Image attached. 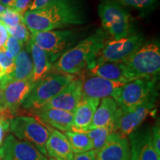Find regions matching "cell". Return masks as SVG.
I'll use <instances>...</instances> for the list:
<instances>
[{
  "instance_id": "6da1fadb",
  "label": "cell",
  "mask_w": 160,
  "mask_h": 160,
  "mask_svg": "<svg viewBox=\"0 0 160 160\" xmlns=\"http://www.w3.org/2000/svg\"><path fill=\"white\" fill-rule=\"evenodd\" d=\"M84 0H52L37 11H27L22 22L31 33L65 29L87 22Z\"/></svg>"
},
{
  "instance_id": "7a4b0ae2",
  "label": "cell",
  "mask_w": 160,
  "mask_h": 160,
  "mask_svg": "<svg viewBox=\"0 0 160 160\" xmlns=\"http://www.w3.org/2000/svg\"><path fill=\"white\" fill-rule=\"evenodd\" d=\"M109 34L99 28L93 34L80 40L77 45L62 55L52 65L53 71L68 74H77L88 68L95 57L109 40Z\"/></svg>"
},
{
  "instance_id": "3957f363",
  "label": "cell",
  "mask_w": 160,
  "mask_h": 160,
  "mask_svg": "<svg viewBox=\"0 0 160 160\" xmlns=\"http://www.w3.org/2000/svg\"><path fill=\"white\" fill-rule=\"evenodd\" d=\"M98 13L102 28L113 39H119L136 33L133 19L124 6L116 0H100Z\"/></svg>"
},
{
  "instance_id": "277c9868",
  "label": "cell",
  "mask_w": 160,
  "mask_h": 160,
  "mask_svg": "<svg viewBox=\"0 0 160 160\" xmlns=\"http://www.w3.org/2000/svg\"><path fill=\"white\" fill-rule=\"evenodd\" d=\"M74 79V75L55 71L48 73L35 84L22 104V107L33 111L41 108Z\"/></svg>"
},
{
  "instance_id": "5b68a950",
  "label": "cell",
  "mask_w": 160,
  "mask_h": 160,
  "mask_svg": "<svg viewBox=\"0 0 160 160\" xmlns=\"http://www.w3.org/2000/svg\"><path fill=\"white\" fill-rule=\"evenodd\" d=\"M83 36L81 31L59 29L31 33V41L43 49L53 64L62 55L72 48Z\"/></svg>"
},
{
  "instance_id": "8992f818",
  "label": "cell",
  "mask_w": 160,
  "mask_h": 160,
  "mask_svg": "<svg viewBox=\"0 0 160 160\" xmlns=\"http://www.w3.org/2000/svg\"><path fill=\"white\" fill-rule=\"evenodd\" d=\"M122 62L133 80L157 78L160 71L159 44L157 42L143 44Z\"/></svg>"
},
{
  "instance_id": "52a82bcc",
  "label": "cell",
  "mask_w": 160,
  "mask_h": 160,
  "mask_svg": "<svg viewBox=\"0 0 160 160\" xmlns=\"http://www.w3.org/2000/svg\"><path fill=\"white\" fill-rule=\"evenodd\" d=\"M155 95H158L157 78H139L118 88L111 97L118 107L128 108L141 105Z\"/></svg>"
},
{
  "instance_id": "ba28073f",
  "label": "cell",
  "mask_w": 160,
  "mask_h": 160,
  "mask_svg": "<svg viewBox=\"0 0 160 160\" xmlns=\"http://www.w3.org/2000/svg\"><path fill=\"white\" fill-rule=\"evenodd\" d=\"M145 36L136 33L119 39L108 40L88 69L105 62H122L145 42Z\"/></svg>"
},
{
  "instance_id": "9c48e42d",
  "label": "cell",
  "mask_w": 160,
  "mask_h": 160,
  "mask_svg": "<svg viewBox=\"0 0 160 160\" xmlns=\"http://www.w3.org/2000/svg\"><path fill=\"white\" fill-rule=\"evenodd\" d=\"M9 131L18 139L33 144L47 157L45 145L51 131L39 120L28 116L15 117L10 121Z\"/></svg>"
},
{
  "instance_id": "30bf717a",
  "label": "cell",
  "mask_w": 160,
  "mask_h": 160,
  "mask_svg": "<svg viewBox=\"0 0 160 160\" xmlns=\"http://www.w3.org/2000/svg\"><path fill=\"white\" fill-rule=\"evenodd\" d=\"M158 95L153 96L141 105L133 108H117L112 126L113 132L128 137L137 130L156 106Z\"/></svg>"
},
{
  "instance_id": "8fae6325",
  "label": "cell",
  "mask_w": 160,
  "mask_h": 160,
  "mask_svg": "<svg viewBox=\"0 0 160 160\" xmlns=\"http://www.w3.org/2000/svg\"><path fill=\"white\" fill-rule=\"evenodd\" d=\"M0 160H48V157L33 144L8 134L0 146Z\"/></svg>"
},
{
  "instance_id": "7c38bea8",
  "label": "cell",
  "mask_w": 160,
  "mask_h": 160,
  "mask_svg": "<svg viewBox=\"0 0 160 160\" xmlns=\"http://www.w3.org/2000/svg\"><path fill=\"white\" fill-rule=\"evenodd\" d=\"M131 160H160L152 142L151 127L144 126L128 135Z\"/></svg>"
},
{
  "instance_id": "4fadbf2b",
  "label": "cell",
  "mask_w": 160,
  "mask_h": 160,
  "mask_svg": "<svg viewBox=\"0 0 160 160\" xmlns=\"http://www.w3.org/2000/svg\"><path fill=\"white\" fill-rule=\"evenodd\" d=\"M33 86L34 84L31 80H5L0 82L5 108L8 110L13 117Z\"/></svg>"
},
{
  "instance_id": "5bb4252c",
  "label": "cell",
  "mask_w": 160,
  "mask_h": 160,
  "mask_svg": "<svg viewBox=\"0 0 160 160\" xmlns=\"http://www.w3.org/2000/svg\"><path fill=\"white\" fill-rule=\"evenodd\" d=\"M82 80V78L75 77L59 93L39 109H58L73 113L81 100Z\"/></svg>"
},
{
  "instance_id": "9a60e30c",
  "label": "cell",
  "mask_w": 160,
  "mask_h": 160,
  "mask_svg": "<svg viewBox=\"0 0 160 160\" xmlns=\"http://www.w3.org/2000/svg\"><path fill=\"white\" fill-rule=\"evenodd\" d=\"M97 160H131V149L128 137L113 133L102 148L96 151Z\"/></svg>"
},
{
  "instance_id": "2e32d148",
  "label": "cell",
  "mask_w": 160,
  "mask_h": 160,
  "mask_svg": "<svg viewBox=\"0 0 160 160\" xmlns=\"http://www.w3.org/2000/svg\"><path fill=\"white\" fill-rule=\"evenodd\" d=\"M124 85L122 82H113L99 77L91 75L83 79L81 99H102L111 97L113 91Z\"/></svg>"
},
{
  "instance_id": "e0dca14e",
  "label": "cell",
  "mask_w": 160,
  "mask_h": 160,
  "mask_svg": "<svg viewBox=\"0 0 160 160\" xmlns=\"http://www.w3.org/2000/svg\"><path fill=\"white\" fill-rule=\"evenodd\" d=\"M33 112L45 125L64 132L73 131V113L58 109H39Z\"/></svg>"
},
{
  "instance_id": "ac0fdd59",
  "label": "cell",
  "mask_w": 160,
  "mask_h": 160,
  "mask_svg": "<svg viewBox=\"0 0 160 160\" xmlns=\"http://www.w3.org/2000/svg\"><path fill=\"white\" fill-rule=\"evenodd\" d=\"M45 150L47 157L55 160H72L74 155L68 139L57 130L51 131Z\"/></svg>"
},
{
  "instance_id": "d6986e66",
  "label": "cell",
  "mask_w": 160,
  "mask_h": 160,
  "mask_svg": "<svg viewBox=\"0 0 160 160\" xmlns=\"http://www.w3.org/2000/svg\"><path fill=\"white\" fill-rule=\"evenodd\" d=\"M99 102V99H81L73 112V131L88 130Z\"/></svg>"
},
{
  "instance_id": "ffe728a7",
  "label": "cell",
  "mask_w": 160,
  "mask_h": 160,
  "mask_svg": "<svg viewBox=\"0 0 160 160\" xmlns=\"http://www.w3.org/2000/svg\"><path fill=\"white\" fill-rule=\"evenodd\" d=\"M91 75L124 84L133 80L123 62H105L88 69Z\"/></svg>"
},
{
  "instance_id": "44dd1931",
  "label": "cell",
  "mask_w": 160,
  "mask_h": 160,
  "mask_svg": "<svg viewBox=\"0 0 160 160\" xmlns=\"http://www.w3.org/2000/svg\"><path fill=\"white\" fill-rule=\"evenodd\" d=\"M28 45L33 65V72L31 80L35 85L51 72L53 64L50 61L47 53L31 41V39L28 42Z\"/></svg>"
},
{
  "instance_id": "7402d4cb",
  "label": "cell",
  "mask_w": 160,
  "mask_h": 160,
  "mask_svg": "<svg viewBox=\"0 0 160 160\" xmlns=\"http://www.w3.org/2000/svg\"><path fill=\"white\" fill-rule=\"evenodd\" d=\"M14 59L15 67L9 77L1 81L5 80H31L33 72V65L30 53L28 43Z\"/></svg>"
},
{
  "instance_id": "603a6c76",
  "label": "cell",
  "mask_w": 160,
  "mask_h": 160,
  "mask_svg": "<svg viewBox=\"0 0 160 160\" xmlns=\"http://www.w3.org/2000/svg\"><path fill=\"white\" fill-rule=\"evenodd\" d=\"M118 105L112 97L102 99L96 110L88 130L112 125Z\"/></svg>"
},
{
  "instance_id": "cb8c5ba5",
  "label": "cell",
  "mask_w": 160,
  "mask_h": 160,
  "mask_svg": "<svg viewBox=\"0 0 160 160\" xmlns=\"http://www.w3.org/2000/svg\"><path fill=\"white\" fill-rule=\"evenodd\" d=\"M64 134L68 139L73 153H85L93 149V142L85 133L68 131L65 132Z\"/></svg>"
},
{
  "instance_id": "d4e9b609",
  "label": "cell",
  "mask_w": 160,
  "mask_h": 160,
  "mask_svg": "<svg viewBox=\"0 0 160 160\" xmlns=\"http://www.w3.org/2000/svg\"><path fill=\"white\" fill-rule=\"evenodd\" d=\"M81 133H85L92 140L93 146V150L97 151L103 147L108 138L113 133V126L110 125L105 126V127L87 130V131H82Z\"/></svg>"
},
{
  "instance_id": "484cf974",
  "label": "cell",
  "mask_w": 160,
  "mask_h": 160,
  "mask_svg": "<svg viewBox=\"0 0 160 160\" xmlns=\"http://www.w3.org/2000/svg\"><path fill=\"white\" fill-rule=\"evenodd\" d=\"M122 5L133 8L141 15L145 16L153 11L158 5V0H116Z\"/></svg>"
},
{
  "instance_id": "4316f807",
  "label": "cell",
  "mask_w": 160,
  "mask_h": 160,
  "mask_svg": "<svg viewBox=\"0 0 160 160\" xmlns=\"http://www.w3.org/2000/svg\"><path fill=\"white\" fill-rule=\"evenodd\" d=\"M5 27L8 35L11 36L12 37L19 41L20 42L27 45L31 40V33H30L29 30L27 28V27L23 22H21L13 28L6 27V26Z\"/></svg>"
},
{
  "instance_id": "83f0119b",
  "label": "cell",
  "mask_w": 160,
  "mask_h": 160,
  "mask_svg": "<svg viewBox=\"0 0 160 160\" xmlns=\"http://www.w3.org/2000/svg\"><path fill=\"white\" fill-rule=\"evenodd\" d=\"M0 20L6 27L13 28L22 22V16L10 8H6L2 13H0Z\"/></svg>"
},
{
  "instance_id": "f1b7e54d",
  "label": "cell",
  "mask_w": 160,
  "mask_h": 160,
  "mask_svg": "<svg viewBox=\"0 0 160 160\" xmlns=\"http://www.w3.org/2000/svg\"><path fill=\"white\" fill-rule=\"evenodd\" d=\"M24 44L20 42L11 36L8 35L7 41L5 44V53L11 59H14L19 54V52L23 48Z\"/></svg>"
},
{
  "instance_id": "f546056e",
  "label": "cell",
  "mask_w": 160,
  "mask_h": 160,
  "mask_svg": "<svg viewBox=\"0 0 160 160\" xmlns=\"http://www.w3.org/2000/svg\"><path fill=\"white\" fill-rule=\"evenodd\" d=\"M13 117L8 110L6 108L0 110V146L3 142L5 134L9 131L10 121Z\"/></svg>"
},
{
  "instance_id": "4dcf8cb0",
  "label": "cell",
  "mask_w": 160,
  "mask_h": 160,
  "mask_svg": "<svg viewBox=\"0 0 160 160\" xmlns=\"http://www.w3.org/2000/svg\"><path fill=\"white\" fill-rule=\"evenodd\" d=\"M0 65L2 66L4 70H5V77H3V79L9 77L14 70V59H11L5 54V48L0 49Z\"/></svg>"
},
{
  "instance_id": "1f68e13d",
  "label": "cell",
  "mask_w": 160,
  "mask_h": 160,
  "mask_svg": "<svg viewBox=\"0 0 160 160\" xmlns=\"http://www.w3.org/2000/svg\"><path fill=\"white\" fill-rule=\"evenodd\" d=\"M152 142L157 154L160 156V128L159 122L158 120L154 126L151 127Z\"/></svg>"
},
{
  "instance_id": "d6a6232c",
  "label": "cell",
  "mask_w": 160,
  "mask_h": 160,
  "mask_svg": "<svg viewBox=\"0 0 160 160\" xmlns=\"http://www.w3.org/2000/svg\"><path fill=\"white\" fill-rule=\"evenodd\" d=\"M33 0H14L10 8L13 9L21 16H23L25 11H28L30 5Z\"/></svg>"
},
{
  "instance_id": "836d02e7",
  "label": "cell",
  "mask_w": 160,
  "mask_h": 160,
  "mask_svg": "<svg viewBox=\"0 0 160 160\" xmlns=\"http://www.w3.org/2000/svg\"><path fill=\"white\" fill-rule=\"evenodd\" d=\"M72 160H97L96 151L91 150L85 153H75Z\"/></svg>"
},
{
  "instance_id": "e575fe53",
  "label": "cell",
  "mask_w": 160,
  "mask_h": 160,
  "mask_svg": "<svg viewBox=\"0 0 160 160\" xmlns=\"http://www.w3.org/2000/svg\"><path fill=\"white\" fill-rule=\"evenodd\" d=\"M51 1H52V0H33L32 2L31 3V5H30L28 11H33L41 9L42 8L45 6Z\"/></svg>"
},
{
  "instance_id": "d590c367",
  "label": "cell",
  "mask_w": 160,
  "mask_h": 160,
  "mask_svg": "<svg viewBox=\"0 0 160 160\" xmlns=\"http://www.w3.org/2000/svg\"><path fill=\"white\" fill-rule=\"evenodd\" d=\"M8 33L3 24H0V49H4V46L7 41Z\"/></svg>"
},
{
  "instance_id": "8d00e7d4",
  "label": "cell",
  "mask_w": 160,
  "mask_h": 160,
  "mask_svg": "<svg viewBox=\"0 0 160 160\" xmlns=\"http://www.w3.org/2000/svg\"><path fill=\"white\" fill-rule=\"evenodd\" d=\"M13 1L14 0H0V4L6 8L11 7L12 3L13 2Z\"/></svg>"
},
{
  "instance_id": "74e56055",
  "label": "cell",
  "mask_w": 160,
  "mask_h": 160,
  "mask_svg": "<svg viewBox=\"0 0 160 160\" xmlns=\"http://www.w3.org/2000/svg\"><path fill=\"white\" fill-rule=\"evenodd\" d=\"M3 108H5V104H4L2 93L1 89H0V110H2Z\"/></svg>"
},
{
  "instance_id": "f35d334b",
  "label": "cell",
  "mask_w": 160,
  "mask_h": 160,
  "mask_svg": "<svg viewBox=\"0 0 160 160\" xmlns=\"http://www.w3.org/2000/svg\"><path fill=\"white\" fill-rule=\"evenodd\" d=\"M4 77H5V70H4L2 66L0 65V80L2 79Z\"/></svg>"
},
{
  "instance_id": "ab89813d",
  "label": "cell",
  "mask_w": 160,
  "mask_h": 160,
  "mask_svg": "<svg viewBox=\"0 0 160 160\" xmlns=\"http://www.w3.org/2000/svg\"><path fill=\"white\" fill-rule=\"evenodd\" d=\"M5 8L3 7V6L1 4H0V13H2V12H3L4 11H5Z\"/></svg>"
},
{
  "instance_id": "60d3db41",
  "label": "cell",
  "mask_w": 160,
  "mask_h": 160,
  "mask_svg": "<svg viewBox=\"0 0 160 160\" xmlns=\"http://www.w3.org/2000/svg\"><path fill=\"white\" fill-rule=\"evenodd\" d=\"M49 160H55V159H50Z\"/></svg>"
},
{
  "instance_id": "b9f144b4",
  "label": "cell",
  "mask_w": 160,
  "mask_h": 160,
  "mask_svg": "<svg viewBox=\"0 0 160 160\" xmlns=\"http://www.w3.org/2000/svg\"><path fill=\"white\" fill-rule=\"evenodd\" d=\"M0 24H1V20H0Z\"/></svg>"
}]
</instances>
